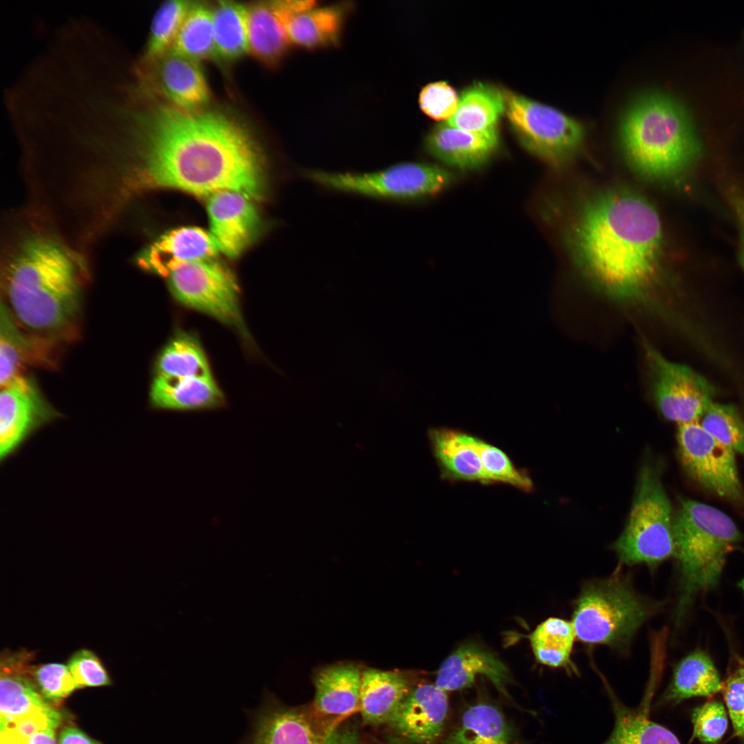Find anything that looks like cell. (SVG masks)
<instances>
[{
  "label": "cell",
  "mask_w": 744,
  "mask_h": 744,
  "mask_svg": "<svg viewBox=\"0 0 744 744\" xmlns=\"http://www.w3.org/2000/svg\"><path fill=\"white\" fill-rule=\"evenodd\" d=\"M5 278L10 309L29 329L56 333L79 311L77 261L54 238L36 235L25 239L9 262Z\"/></svg>",
  "instance_id": "cell-3"
},
{
  "label": "cell",
  "mask_w": 744,
  "mask_h": 744,
  "mask_svg": "<svg viewBox=\"0 0 744 744\" xmlns=\"http://www.w3.org/2000/svg\"><path fill=\"white\" fill-rule=\"evenodd\" d=\"M511 731L501 711L488 703L468 708L444 744H511Z\"/></svg>",
  "instance_id": "cell-30"
},
{
  "label": "cell",
  "mask_w": 744,
  "mask_h": 744,
  "mask_svg": "<svg viewBox=\"0 0 744 744\" xmlns=\"http://www.w3.org/2000/svg\"><path fill=\"white\" fill-rule=\"evenodd\" d=\"M411 689L400 673L366 669L362 672L360 707L363 721L369 725L389 723Z\"/></svg>",
  "instance_id": "cell-26"
},
{
  "label": "cell",
  "mask_w": 744,
  "mask_h": 744,
  "mask_svg": "<svg viewBox=\"0 0 744 744\" xmlns=\"http://www.w3.org/2000/svg\"><path fill=\"white\" fill-rule=\"evenodd\" d=\"M0 744H27V740L11 729L1 727Z\"/></svg>",
  "instance_id": "cell-50"
},
{
  "label": "cell",
  "mask_w": 744,
  "mask_h": 744,
  "mask_svg": "<svg viewBox=\"0 0 744 744\" xmlns=\"http://www.w3.org/2000/svg\"><path fill=\"white\" fill-rule=\"evenodd\" d=\"M133 65L140 83L160 99L187 110L209 105V87L198 61L169 50L148 63L134 61Z\"/></svg>",
  "instance_id": "cell-13"
},
{
  "label": "cell",
  "mask_w": 744,
  "mask_h": 744,
  "mask_svg": "<svg viewBox=\"0 0 744 744\" xmlns=\"http://www.w3.org/2000/svg\"><path fill=\"white\" fill-rule=\"evenodd\" d=\"M322 744H364L358 733L347 727L334 729L323 738Z\"/></svg>",
  "instance_id": "cell-47"
},
{
  "label": "cell",
  "mask_w": 744,
  "mask_h": 744,
  "mask_svg": "<svg viewBox=\"0 0 744 744\" xmlns=\"http://www.w3.org/2000/svg\"><path fill=\"white\" fill-rule=\"evenodd\" d=\"M60 416L32 382L17 378L0 394V460L15 455L41 428Z\"/></svg>",
  "instance_id": "cell-14"
},
{
  "label": "cell",
  "mask_w": 744,
  "mask_h": 744,
  "mask_svg": "<svg viewBox=\"0 0 744 744\" xmlns=\"http://www.w3.org/2000/svg\"><path fill=\"white\" fill-rule=\"evenodd\" d=\"M0 325V384L3 388L21 375L19 371L32 346L17 329L10 310L3 302Z\"/></svg>",
  "instance_id": "cell-37"
},
{
  "label": "cell",
  "mask_w": 744,
  "mask_h": 744,
  "mask_svg": "<svg viewBox=\"0 0 744 744\" xmlns=\"http://www.w3.org/2000/svg\"><path fill=\"white\" fill-rule=\"evenodd\" d=\"M471 440L492 484H506L527 493L533 490V483L528 473L515 467L506 453L472 435Z\"/></svg>",
  "instance_id": "cell-38"
},
{
  "label": "cell",
  "mask_w": 744,
  "mask_h": 744,
  "mask_svg": "<svg viewBox=\"0 0 744 744\" xmlns=\"http://www.w3.org/2000/svg\"><path fill=\"white\" fill-rule=\"evenodd\" d=\"M656 405L667 420L678 424L699 420L713 402L716 388L690 367L671 362L645 343Z\"/></svg>",
  "instance_id": "cell-12"
},
{
  "label": "cell",
  "mask_w": 744,
  "mask_h": 744,
  "mask_svg": "<svg viewBox=\"0 0 744 744\" xmlns=\"http://www.w3.org/2000/svg\"><path fill=\"white\" fill-rule=\"evenodd\" d=\"M614 724L601 744H681L666 727L649 719L645 711L614 704Z\"/></svg>",
  "instance_id": "cell-33"
},
{
  "label": "cell",
  "mask_w": 744,
  "mask_h": 744,
  "mask_svg": "<svg viewBox=\"0 0 744 744\" xmlns=\"http://www.w3.org/2000/svg\"><path fill=\"white\" fill-rule=\"evenodd\" d=\"M660 473L652 464L641 469L627 525L614 544L623 564L652 565L674 555V518Z\"/></svg>",
  "instance_id": "cell-6"
},
{
  "label": "cell",
  "mask_w": 744,
  "mask_h": 744,
  "mask_svg": "<svg viewBox=\"0 0 744 744\" xmlns=\"http://www.w3.org/2000/svg\"><path fill=\"white\" fill-rule=\"evenodd\" d=\"M645 602L623 581L589 584L576 601L572 621L576 637L590 644L622 645L645 621Z\"/></svg>",
  "instance_id": "cell-7"
},
{
  "label": "cell",
  "mask_w": 744,
  "mask_h": 744,
  "mask_svg": "<svg viewBox=\"0 0 744 744\" xmlns=\"http://www.w3.org/2000/svg\"><path fill=\"white\" fill-rule=\"evenodd\" d=\"M619 141L630 167L659 182L682 178L696 163L701 143L685 108L659 92L639 96L619 122Z\"/></svg>",
  "instance_id": "cell-4"
},
{
  "label": "cell",
  "mask_w": 744,
  "mask_h": 744,
  "mask_svg": "<svg viewBox=\"0 0 744 744\" xmlns=\"http://www.w3.org/2000/svg\"><path fill=\"white\" fill-rule=\"evenodd\" d=\"M172 50L199 62H219L209 6L193 1L176 34Z\"/></svg>",
  "instance_id": "cell-31"
},
{
  "label": "cell",
  "mask_w": 744,
  "mask_h": 744,
  "mask_svg": "<svg viewBox=\"0 0 744 744\" xmlns=\"http://www.w3.org/2000/svg\"><path fill=\"white\" fill-rule=\"evenodd\" d=\"M735 735L744 743V659L734 654L721 692Z\"/></svg>",
  "instance_id": "cell-40"
},
{
  "label": "cell",
  "mask_w": 744,
  "mask_h": 744,
  "mask_svg": "<svg viewBox=\"0 0 744 744\" xmlns=\"http://www.w3.org/2000/svg\"><path fill=\"white\" fill-rule=\"evenodd\" d=\"M575 637L571 622L551 617L539 624L529 639L539 663L550 667L569 668Z\"/></svg>",
  "instance_id": "cell-35"
},
{
  "label": "cell",
  "mask_w": 744,
  "mask_h": 744,
  "mask_svg": "<svg viewBox=\"0 0 744 744\" xmlns=\"http://www.w3.org/2000/svg\"><path fill=\"white\" fill-rule=\"evenodd\" d=\"M54 729L48 727L35 732L27 739V744H56Z\"/></svg>",
  "instance_id": "cell-49"
},
{
  "label": "cell",
  "mask_w": 744,
  "mask_h": 744,
  "mask_svg": "<svg viewBox=\"0 0 744 744\" xmlns=\"http://www.w3.org/2000/svg\"><path fill=\"white\" fill-rule=\"evenodd\" d=\"M580 271L597 290L619 302L645 299L664 273L663 229L653 205L622 188L586 200L567 231Z\"/></svg>",
  "instance_id": "cell-2"
},
{
  "label": "cell",
  "mask_w": 744,
  "mask_h": 744,
  "mask_svg": "<svg viewBox=\"0 0 744 744\" xmlns=\"http://www.w3.org/2000/svg\"><path fill=\"white\" fill-rule=\"evenodd\" d=\"M34 654L28 650H4L1 655V723L51 707L39 694L29 677Z\"/></svg>",
  "instance_id": "cell-19"
},
{
  "label": "cell",
  "mask_w": 744,
  "mask_h": 744,
  "mask_svg": "<svg viewBox=\"0 0 744 744\" xmlns=\"http://www.w3.org/2000/svg\"><path fill=\"white\" fill-rule=\"evenodd\" d=\"M679 453L688 476L703 488L744 508V488L734 451L701 425L699 420L678 426Z\"/></svg>",
  "instance_id": "cell-11"
},
{
  "label": "cell",
  "mask_w": 744,
  "mask_h": 744,
  "mask_svg": "<svg viewBox=\"0 0 744 744\" xmlns=\"http://www.w3.org/2000/svg\"><path fill=\"white\" fill-rule=\"evenodd\" d=\"M362 672L352 664H337L316 675L314 706L321 714L343 716L360 707Z\"/></svg>",
  "instance_id": "cell-27"
},
{
  "label": "cell",
  "mask_w": 744,
  "mask_h": 744,
  "mask_svg": "<svg viewBox=\"0 0 744 744\" xmlns=\"http://www.w3.org/2000/svg\"><path fill=\"white\" fill-rule=\"evenodd\" d=\"M726 198L738 229L739 260L744 271V192L733 187L727 191Z\"/></svg>",
  "instance_id": "cell-46"
},
{
  "label": "cell",
  "mask_w": 744,
  "mask_h": 744,
  "mask_svg": "<svg viewBox=\"0 0 744 744\" xmlns=\"http://www.w3.org/2000/svg\"><path fill=\"white\" fill-rule=\"evenodd\" d=\"M478 675H484L499 692L508 696L510 681L505 664L489 650L475 643L458 647L442 663L435 685L446 692L471 686Z\"/></svg>",
  "instance_id": "cell-20"
},
{
  "label": "cell",
  "mask_w": 744,
  "mask_h": 744,
  "mask_svg": "<svg viewBox=\"0 0 744 744\" xmlns=\"http://www.w3.org/2000/svg\"><path fill=\"white\" fill-rule=\"evenodd\" d=\"M156 375L212 378L210 368L198 341L181 333L163 349L156 364Z\"/></svg>",
  "instance_id": "cell-34"
},
{
  "label": "cell",
  "mask_w": 744,
  "mask_h": 744,
  "mask_svg": "<svg viewBox=\"0 0 744 744\" xmlns=\"http://www.w3.org/2000/svg\"><path fill=\"white\" fill-rule=\"evenodd\" d=\"M459 102L455 90L445 81L428 83L420 91L419 105L427 116L447 121L455 114Z\"/></svg>",
  "instance_id": "cell-43"
},
{
  "label": "cell",
  "mask_w": 744,
  "mask_h": 744,
  "mask_svg": "<svg viewBox=\"0 0 744 744\" xmlns=\"http://www.w3.org/2000/svg\"><path fill=\"white\" fill-rule=\"evenodd\" d=\"M116 197L174 189L209 197L223 191L252 200L267 188L266 158L246 123L209 105L187 110L139 85L124 94L107 147Z\"/></svg>",
  "instance_id": "cell-1"
},
{
  "label": "cell",
  "mask_w": 744,
  "mask_h": 744,
  "mask_svg": "<svg viewBox=\"0 0 744 744\" xmlns=\"http://www.w3.org/2000/svg\"><path fill=\"white\" fill-rule=\"evenodd\" d=\"M59 744H100L87 736L77 728L64 729L59 738Z\"/></svg>",
  "instance_id": "cell-48"
},
{
  "label": "cell",
  "mask_w": 744,
  "mask_h": 744,
  "mask_svg": "<svg viewBox=\"0 0 744 744\" xmlns=\"http://www.w3.org/2000/svg\"><path fill=\"white\" fill-rule=\"evenodd\" d=\"M219 251L210 232L198 227H183L165 233L138 259L143 268L167 276L183 264L213 259Z\"/></svg>",
  "instance_id": "cell-18"
},
{
  "label": "cell",
  "mask_w": 744,
  "mask_h": 744,
  "mask_svg": "<svg viewBox=\"0 0 744 744\" xmlns=\"http://www.w3.org/2000/svg\"><path fill=\"white\" fill-rule=\"evenodd\" d=\"M68 666L77 688L103 686L110 683L102 661L90 650L83 648L74 652L68 660Z\"/></svg>",
  "instance_id": "cell-44"
},
{
  "label": "cell",
  "mask_w": 744,
  "mask_h": 744,
  "mask_svg": "<svg viewBox=\"0 0 744 744\" xmlns=\"http://www.w3.org/2000/svg\"><path fill=\"white\" fill-rule=\"evenodd\" d=\"M721 689L722 681L710 656L696 650L678 663L663 700L676 704L692 697H712Z\"/></svg>",
  "instance_id": "cell-28"
},
{
  "label": "cell",
  "mask_w": 744,
  "mask_h": 744,
  "mask_svg": "<svg viewBox=\"0 0 744 744\" xmlns=\"http://www.w3.org/2000/svg\"><path fill=\"white\" fill-rule=\"evenodd\" d=\"M673 533L681 575L682 612L697 593L718 585L726 557L742 535L723 512L690 499L681 502L673 519Z\"/></svg>",
  "instance_id": "cell-5"
},
{
  "label": "cell",
  "mask_w": 744,
  "mask_h": 744,
  "mask_svg": "<svg viewBox=\"0 0 744 744\" xmlns=\"http://www.w3.org/2000/svg\"><path fill=\"white\" fill-rule=\"evenodd\" d=\"M246 8L248 52L265 66L276 68L291 45L280 1L256 2Z\"/></svg>",
  "instance_id": "cell-21"
},
{
  "label": "cell",
  "mask_w": 744,
  "mask_h": 744,
  "mask_svg": "<svg viewBox=\"0 0 744 744\" xmlns=\"http://www.w3.org/2000/svg\"><path fill=\"white\" fill-rule=\"evenodd\" d=\"M508 123L522 146L546 163L561 167L583 146L586 129L579 121L552 107L503 90Z\"/></svg>",
  "instance_id": "cell-8"
},
{
  "label": "cell",
  "mask_w": 744,
  "mask_h": 744,
  "mask_svg": "<svg viewBox=\"0 0 744 744\" xmlns=\"http://www.w3.org/2000/svg\"><path fill=\"white\" fill-rule=\"evenodd\" d=\"M252 200L234 191L219 192L209 197L210 233L219 249L229 257L240 255L257 232L260 220Z\"/></svg>",
  "instance_id": "cell-15"
},
{
  "label": "cell",
  "mask_w": 744,
  "mask_h": 744,
  "mask_svg": "<svg viewBox=\"0 0 744 744\" xmlns=\"http://www.w3.org/2000/svg\"><path fill=\"white\" fill-rule=\"evenodd\" d=\"M304 176L332 189L397 200L435 196L455 180V174L446 167L422 163H402L369 173L308 170Z\"/></svg>",
  "instance_id": "cell-9"
},
{
  "label": "cell",
  "mask_w": 744,
  "mask_h": 744,
  "mask_svg": "<svg viewBox=\"0 0 744 744\" xmlns=\"http://www.w3.org/2000/svg\"><path fill=\"white\" fill-rule=\"evenodd\" d=\"M211 10L219 62L237 61L248 52L246 6L220 1Z\"/></svg>",
  "instance_id": "cell-32"
},
{
  "label": "cell",
  "mask_w": 744,
  "mask_h": 744,
  "mask_svg": "<svg viewBox=\"0 0 744 744\" xmlns=\"http://www.w3.org/2000/svg\"><path fill=\"white\" fill-rule=\"evenodd\" d=\"M727 714L723 704L717 700L696 707L692 714L694 736L703 744H718L727 729Z\"/></svg>",
  "instance_id": "cell-41"
},
{
  "label": "cell",
  "mask_w": 744,
  "mask_h": 744,
  "mask_svg": "<svg viewBox=\"0 0 744 744\" xmlns=\"http://www.w3.org/2000/svg\"><path fill=\"white\" fill-rule=\"evenodd\" d=\"M448 707L446 691L435 684L420 685L411 690L388 723L406 739L432 744L443 732Z\"/></svg>",
  "instance_id": "cell-16"
},
{
  "label": "cell",
  "mask_w": 744,
  "mask_h": 744,
  "mask_svg": "<svg viewBox=\"0 0 744 744\" xmlns=\"http://www.w3.org/2000/svg\"><path fill=\"white\" fill-rule=\"evenodd\" d=\"M60 719L59 713L50 707L29 714L10 722L1 723V727L11 729L21 737L27 740L39 730L48 727L56 728Z\"/></svg>",
  "instance_id": "cell-45"
},
{
  "label": "cell",
  "mask_w": 744,
  "mask_h": 744,
  "mask_svg": "<svg viewBox=\"0 0 744 744\" xmlns=\"http://www.w3.org/2000/svg\"><path fill=\"white\" fill-rule=\"evenodd\" d=\"M425 148L446 166L473 170L484 165L499 145L498 130L475 132L448 125L435 126L425 138Z\"/></svg>",
  "instance_id": "cell-17"
},
{
  "label": "cell",
  "mask_w": 744,
  "mask_h": 744,
  "mask_svg": "<svg viewBox=\"0 0 744 744\" xmlns=\"http://www.w3.org/2000/svg\"><path fill=\"white\" fill-rule=\"evenodd\" d=\"M193 1L169 0L156 10L150 25L147 42L136 60L148 63L171 50L181 23Z\"/></svg>",
  "instance_id": "cell-36"
},
{
  "label": "cell",
  "mask_w": 744,
  "mask_h": 744,
  "mask_svg": "<svg viewBox=\"0 0 744 744\" xmlns=\"http://www.w3.org/2000/svg\"><path fill=\"white\" fill-rule=\"evenodd\" d=\"M214 259L187 262L172 270L167 276L171 291L183 305L241 328L236 278L227 266Z\"/></svg>",
  "instance_id": "cell-10"
},
{
  "label": "cell",
  "mask_w": 744,
  "mask_h": 744,
  "mask_svg": "<svg viewBox=\"0 0 744 744\" xmlns=\"http://www.w3.org/2000/svg\"><path fill=\"white\" fill-rule=\"evenodd\" d=\"M149 402L156 409L185 411L219 408L225 399L212 378L156 375Z\"/></svg>",
  "instance_id": "cell-23"
},
{
  "label": "cell",
  "mask_w": 744,
  "mask_h": 744,
  "mask_svg": "<svg viewBox=\"0 0 744 744\" xmlns=\"http://www.w3.org/2000/svg\"><path fill=\"white\" fill-rule=\"evenodd\" d=\"M471 436L464 431L448 427L428 430L431 450L442 478L451 482H478L492 484L471 443Z\"/></svg>",
  "instance_id": "cell-22"
},
{
  "label": "cell",
  "mask_w": 744,
  "mask_h": 744,
  "mask_svg": "<svg viewBox=\"0 0 744 744\" xmlns=\"http://www.w3.org/2000/svg\"><path fill=\"white\" fill-rule=\"evenodd\" d=\"M504 111L503 90L478 82L462 91L455 114L446 122L470 132L496 130L499 118Z\"/></svg>",
  "instance_id": "cell-29"
},
{
  "label": "cell",
  "mask_w": 744,
  "mask_h": 744,
  "mask_svg": "<svg viewBox=\"0 0 744 744\" xmlns=\"http://www.w3.org/2000/svg\"><path fill=\"white\" fill-rule=\"evenodd\" d=\"M323 738L303 713L269 705L256 712L245 744H322Z\"/></svg>",
  "instance_id": "cell-25"
},
{
  "label": "cell",
  "mask_w": 744,
  "mask_h": 744,
  "mask_svg": "<svg viewBox=\"0 0 744 744\" xmlns=\"http://www.w3.org/2000/svg\"><path fill=\"white\" fill-rule=\"evenodd\" d=\"M351 8V3L340 2L294 15L285 25L290 44L307 50L336 45Z\"/></svg>",
  "instance_id": "cell-24"
},
{
  "label": "cell",
  "mask_w": 744,
  "mask_h": 744,
  "mask_svg": "<svg viewBox=\"0 0 744 744\" xmlns=\"http://www.w3.org/2000/svg\"><path fill=\"white\" fill-rule=\"evenodd\" d=\"M32 676L45 699L59 701L77 688L68 665L42 664L32 669Z\"/></svg>",
  "instance_id": "cell-42"
},
{
  "label": "cell",
  "mask_w": 744,
  "mask_h": 744,
  "mask_svg": "<svg viewBox=\"0 0 744 744\" xmlns=\"http://www.w3.org/2000/svg\"><path fill=\"white\" fill-rule=\"evenodd\" d=\"M699 422L719 442L744 455V419L733 406L712 402Z\"/></svg>",
  "instance_id": "cell-39"
}]
</instances>
